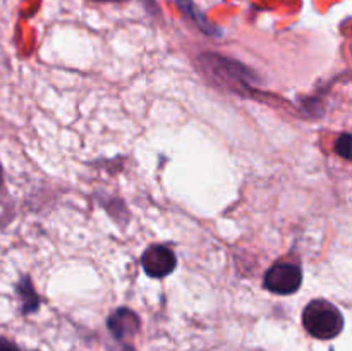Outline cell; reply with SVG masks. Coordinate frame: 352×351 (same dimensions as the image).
Listing matches in <instances>:
<instances>
[{
  "label": "cell",
  "instance_id": "6da1fadb",
  "mask_svg": "<svg viewBox=\"0 0 352 351\" xmlns=\"http://www.w3.org/2000/svg\"><path fill=\"white\" fill-rule=\"evenodd\" d=\"M302 323L311 336L318 339H333L342 332L344 317L337 306L327 299L308 303L302 312Z\"/></svg>",
  "mask_w": 352,
  "mask_h": 351
},
{
  "label": "cell",
  "instance_id": "ba28073f",
  "mask_svg": "<svg viewBox=\"0 0 352 351\" xmlns=\"http://www.w3.org/2000/svg\"><path fill=\"white\" fill-rule=\"evenodd\" d=\"M95 2H122V0H95Z\"/></svg>",
  "mask_w": 352,
  "mask_h": 351
},
{
  "label": "cell",
  "instance_id": "52a82bcc",
  "mask_svg": "<svg viewBox=\"0 0 352 351\" xmlns=\"http://www.w3.org/2000/svg\"><path fill=\"white\" fill-rule=\"evenodd\" d=\"M0 351H19V348H17L14 343H10L9 339L0 337Z\"/></svg>",
  "mask_w": 352,
  "mask_h": 351
},
{
  "label": "cell",
  "instance_id": "3957f363",
  "mask_svg": "<svg viewBox=\"0 0 352 351\" xmlns=\"http://www.w3.org/2000/svg\"><path fill=\"white\" fill-rule=\"evenodd\" d=\"M141 265L150 277L160 279L174 272V268L177 267V258L170 248L164 244H153L143 253Z\"/></svg>",
  "mask_w": 352,
  "mask_h": 351
},
{
  "label": "cell",
  "instance_id": "8992f818",
  "mask_svg": "<svg viewBox=\"0 0 352 351\" xmlns=\"http://www.w3.org/2000/svg\"><path fill=\"white\" fill-rule=\"evenodd\" d=\"M336 151L339 155H342V157L346 158V160H349V158H351V134L344 133L342 136H340L339 140H337Z\"/></svg>",
  "mask_w": 352,
  "mask_h": 351
},
{
  "label": "cell",
  "instance_id": "7a4b0ae2",
  "mask_svg": "<svg viewBox=\"0 0 352 351\" xmlns=\"http://www.w3.org/2000/svg\"><path fill=\"white\" fill-rule=\"evenodd\" d=\"M302 282L301 267L289 262H278L265 274V288L275 295H292Z\"/></svg>",
  "mask_w": 352,
  "mask_h": 351
},
{
  "label": "cell",
  "instance_id": "9c48e42d",
  "mask_svg": "<svg viewBox=\"0 0 352 351\" xmlns=\"http://www.w3.org/2000/svg\"><path fill=\"white\" fill-rule=\"evenodd\" d=\"M0 184H2V169H0Z\"/></svg>",
  "mask_w": 352,
  "mask_h": 351
},
{
  "label": "cell",
  "instance_id": "277c9868",
  "mask_svg": "<svg viewBox=\"0 0 352 351\" xmlns=\"http://www.w3.org/2000/svg\"><path fill=\"white\" fill-rule=\"evenodd\" d=\"M109 330L116 339H126V337L134 336L140 330V319L131 310L120 308L113 312V315H110Z\"/></svg>",
  "mask_w": 352,
  "mask_h": 351
},
{
  "label": "cell",
  "instance_id": "5b68a950",
  "mask_svg": "<svg viewBox=\"0 0 352 351\" xmlns=\"http://www.w3.org/2000/svg\"><path fill=\"white\" fill-rule=\"evenodd\" d=\"M17 292H19L21 299H23V312L30 313L34 312L40 305V299H38V295L34 292L33 286H31L30 277H23L17 284Z\"/></svg>",
  "mask_w": 352,
  "mask_h": 351
}]
</instances>
